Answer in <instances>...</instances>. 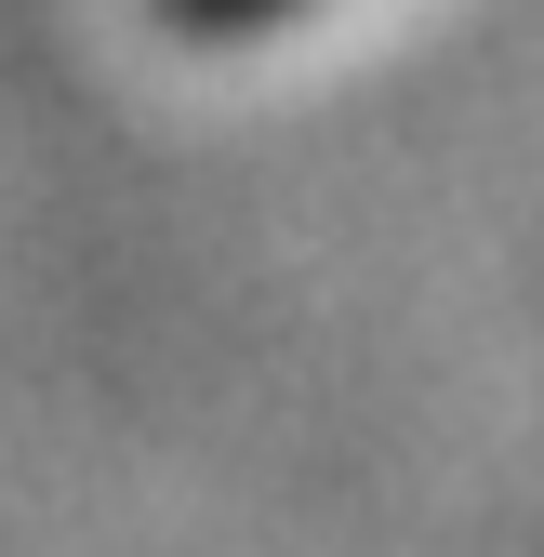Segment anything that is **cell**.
<instances>
[{
  "label": "cell",
  "instance_id": "1",
  "mask_svg": "<svg viewBox=\"0 0 544 557\" xmlns=\"http://www.w3.org/2000/svg\"><path fill=\"white\" fill-rule=\"evenodd\" d=\"M265 0H173V27H252Z\"/></svg>",
  "mask_w": 544,
  "mask_h": 557
}]
</instances>
